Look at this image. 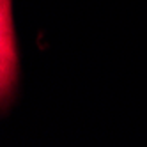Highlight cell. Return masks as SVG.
I'll list each match as a JSON object with an SVG mask.
<instances>
[{
  "label": "cell",
  "instance_id": "7a4b0ae2",
  "mask_svg": "<svg viewBox=\"0 0 147 147\" xmlns=\"http://www.w3.org/2000/svg\"><path fill=\"white\" fill-rule=\"evenodd\" d=\"M5 4H11V0H0V7L5 5Z\"/></svg>",
  "mask_w": 147,
  "mask_h": 147
},
{
  "label": "cell",
  "instance_id": "6da1fadb",
  "mask_svg": "<svg viewBox=\"0 0 147 147\" xmlns=\"http://www.w3.org/2000/svg\"><path fill=\"white\" fill-rule=\"evenodd\" d=\"M18 80V51L11 4L0 7V107L13 96Z\"/></svg>",
  "mask_w": 147,
  "mask_h": 147
}]
</instances>
